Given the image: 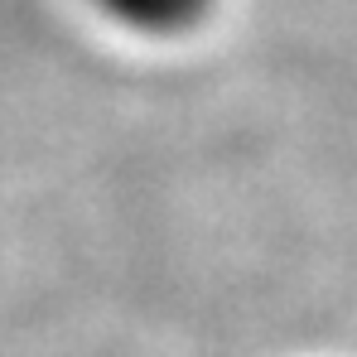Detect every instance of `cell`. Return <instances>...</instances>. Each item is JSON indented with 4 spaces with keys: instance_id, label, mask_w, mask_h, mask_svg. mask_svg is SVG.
I'll return each mask as SVG.
<instances>
[{
    "instance_id": "cell-1",
    "label": "cell",
    "mask_w": 357,
    "mask_h": 357,
    "mask_svg": "<svg viewBox=\"0 0 357 357\" xmlns=\"http://www.w3.org/2000/svg\"><path fill=\"white\" fill-rule=\"evenodd\" d=\"M213 5L218 0H92L97 15L135 39H183L213 15Z\"/></svg>"
}]
</instances>
